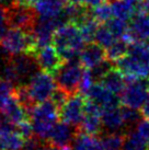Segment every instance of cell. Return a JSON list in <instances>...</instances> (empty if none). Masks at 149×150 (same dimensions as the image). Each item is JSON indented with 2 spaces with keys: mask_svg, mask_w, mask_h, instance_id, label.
<instances>
[{
  "mask_svg": "<svg viewBox=\"0 0 149 150\" xmlns=\"http://www.w3.org/2000/svg\"><path fill=\"white\" fill-rule=\"evenodd\" d=\"M57 89L53 75L42 70L36 72L25 86L17 87L16 94L21 104L30 113L35 105L52 100Z\"/></svg>",
  "mask_w": 149,
  "mask_h": 150,
  "instance_id": "cell-1",
  "label": "cell"
},
{
  "mask_svg": "<svg viewBox=\"0 0 149 150\" xmlns=\"http://www.w3.org/2000/svg\"><path fill=\"white\" fill-rule=\"evenodd\" d=\"M84 44L86 42L78 25L72 22L65 23L58 28L53 38V45L65 62L79 60L80 54L86 46Z\"/></svg>",
  "mask_w": 149,
  "mask_h": 150,
  "instance_id": "cell-2",
  "label": "cell"
},
{
  "mask_svg": "<svg viewBox=\"0 0 149 150\" xmlns=\"http://www.w3.org/2000/svg\"><path fill=\"white\" fill-rule=\"evenodd\" d=\"M34 135L40 140L48 142L50 134L58 123L59 108L53 100L35 105L29 113Z\"/></svg>",
  "mask_w": 149,
  "mask_h": 150,
  "instance_id": "cell-3",
  "label": "cell"
},
{
  "mask_svg": "<svg viewBox=\"0 0 149 150\" xmlns=\"http://www.w3.org/2000/svg\"><path fill=\"white\" fill-rule=\"evenodd\" d=\"M2 50L10 56L22 54H34L37 50V44L32 32L11 28L8 30L0 42Z\"/></svg>",
  "mask_w": 149,
  "mask_h": 150,
  "instance_id": "cell-4",
  "label": "cell"
},
{
  "mask_svg": "<svg viewBox=\"0 0 149 150\" xmlns=\"http://www.w3.org/2000/svg\"><path fill=\"white\" fill-rule=\"evenodd\" d=\"M83 66L79 60L65 62L60 69L55 75L58 89L66 92L68 96L78 93L81 84V80L84 72Z\"/></svg>",
  "mask_w": 149,
  "mask_h": 150,
  "instance_id": "cell-5",
  "label": "cell"
},
{
  "mask_svg": "<svg viewBox=\"0 0 149 150\" xmlns=\"http://www.w3.org/2000/svg\"><path fill=\"white\" fill-rule=\"evenodd\" d=\"M127 84L121 94V103L126 108L139 110L149 99V80H126Z\"/></svg>",
  "mask_w": 149,
  "mask_h": 150,
  "instance_id": "cell-6",
  "label": "cell"
},
{
  "mask_svg": "<svg viewBox=\"0 0 149 150\" xmlns=\"http://www.w3.org/2000/svg\"><path fill=\"white\" fill-rule=\"evenodd\" d=\"M87 102V96L80 92L69 96L59 110V117L62 122L79 129L84 116Z\"/></svg>",
  "mask_w": 149,
  "mask_h": 150,
  "instance_id": "cell-7",
  "label": "cell"
},
{
  "mask_svg": "<svg viewBox=\"0 0 149 150\" xmlns=\"http://www.w3.org/2000/svg\"><path fill=\"white\" fill-rule=\"evenodd\" d=\"M7 9L10 28L20 29L26 32H32L38 17L32 7L24 4H13Z\"/></svg>",
  "mask_w": 149,
  "mask_h": 150,
  "instance_id": "cell-8",
  "label": "cell"
},
{
  "mask_svg": "<svg viewBox=\"0 0 149 150\" xmlns=\"http://www.w3.org/2000/svg\"><path fill=\"white\" fill-rule=\"evenodd\" d=\"M11 64L17 75L18 87L25 86L40 68L34 54H22L11 56Z\"/></svg>",
  "mask_w": 149,
  "mask_h": 150,
  "instance_id": "cell-9",
  "label": "cell"
},
{
  "mask_svg": "<svg viewBox=\"0 0 149 150\" xmlns=\"http://www.w3.org/2000/svg\"><path fill=\"white\" fill-rule=\"evenodd\" d=\"M0 114L4 122L11 124L14 127H18L20 124L30 120L28 110L21 104L16 92L13 93V96H11L2 103L0 108Z\"/></svg>",
  "mask_w": 149,
  "mask_h": 150,
  "instance_id": "cell-10",
  "label": "cell"
},
{
  "mask_svg": "<svg viewBox=\"0 0 149 150\" xmlns=\"http://www.w3.org/2000/svg\"><path fill=\"white\" fill-rule=\"evenodd\" d=\"M35 57L40 69L50 75H56L65 63V60L58 53L56 47L52 44L37 48Z\"/></svg>",
  "mask_w": 149,
  "mask_h": 150,
  "instance_id": "cell-11",
  "label": "cell"
},
{
  "mask_svg": "<svg viewBox=\"0 0 149 150\" xmlns=\"http://www.w3.org/2000/svg\"><path fill=\"white\" fill-rule=\"evenodd\" d=\"M103 124H102V108L99 105L92 103L88 100L84 116L79 126V132L92 136L101 134Z\"/></svg>",
  "mask_w": 149,
  "mask_h": 150,
  "instance_id": "cell-12",
  "label": "cell"
},
{
  "mask_svg": "<svg viewBox=\"0 0 149 150\" xmlns=\"http://www.w3.org/2000/svg\"><path fill=\"white\" fill-rule=\"evenodd\" d=\"M86 96H87L88 100L91 101L94 104L99 105L102 110L114 108V106H120L121 99L117 96V94L111 92L101 82H95L89 89Z\"/></svg>",
  "mask_w": 149,
  "mask_h": 150,
  "instance_id": "cell-13",
  "label": "cell"
},
{
  "mask_svg": "<svg viewBox=\"0 0 149 150\" xmlns=\"http://www.w3.org/2000/svg\"><path fill=\"white\" fill-rule=\"evenodd\" d=\"M78 133L79 129L77 127L68 125L64 122H59L50 134L48 142L59 147L60 149L71 150L74 138L78 135Z\"/></svg>",
  "mask_w": 149,
  "mask_h": 150,
  "instance_id": "cell-14",
  "label": "cell"
},
{
  "mask_svg": "<svg viewBox=\"0 0 149 150\" xmlns=\"http://www.w3.org/2000/svg\"><path fill=\"white\" fill-rule=\"evenodd\" d=\"M126 40L129 43L149 41V17L145 12L136 13L129 20Z\"/></svg>",
  "mask_w": 149,
  "mask_h": 150,
  "instance_id": "cell-15",
  "label": "cell"
},
{
  "mask_svg": "<svg viewBox=\"0 0 149 150\" xmlns=\"http://www.w3.org/2000/svg\"><path fill=\"white\" fill-rule=\"evenodd\" d=\"M25 140L17 127L2 120L0 127V150H22Z\"/></svg>",
  "mask_w": 149,
  "mask_h": 150,
  "instance_id": "cell-16",
  "label": "cell"
},
{
  "mask_svg": "<svg viewBox=\"0 0 149 150\" xmlns=\"http://www.w3.org/2000/svg\"><path fill=\"white\" fill-rule=\"evenodd\" d=\"M40 19H57L62 17L64 6L60 0H28Z\"/></svg>",
  "mask_w": 149,
  "mask_h": 150,
  "instance_id": "cell-17",
  "label": "cell"
},
{
  "mask_svg": "<svg viewBox=\"0 0 149 150\" xmlns=\"http://www.w3.org/2000/svg\"><path fill=\"white\" fill-rule=\"evenodd\" d=\"M106 60V50L98 43H89L83 47L79 62L86 69H93Z\"/></svg>",
  "mask_w": 149,
  "mask_h": 150,
  "instance_id": "cell-18",
  "label": "cell"
},
{
  "mask_svg": "<svg viewBox=\"0 0 149 150\" xmlns=\"http://www.w3.org/2000/svg\"><path fill=\"white\" fill-rule=\"evenodd\" d=\"M102 124L108 133H121L122 130H126L123 108L114 106L102 110Z\"/></svg>",
  "mask_w": 149,
  "mask_h": 150,
  "instance_id": "cell-19",
  "label": "cell"
},
{
  "mask_svg": "<svg viewBox=\"0 0 149 150\" xmlns=\"http://www.w3.org/2000/svg\"><path fill=\"white\" fill-rule=\"evenodd\" d=\"M100 82L115 94H122V92L124 91L125 87L127 84L125 76L116 67L113 68L111 71H109Z\"/></svg>",
  "mask_w": 149,
  "mask_h": 150,
  "instance_id": "cell-20",
  "label": "cell"
},
{
  "mask_svg": "<svg viewBox=\"0 0 149 150\" xmlns=\"http://www.w3.org/2000/svg\"><path fill=\"white\" fill-rule=\"evenodd\" d=\"M77 25L81 32V35H82L86 44L93 43V41H95V35H96L98 29H99V22L92 17L91 11Z\"/></svg>",
  "mask_w": 149,
  "mask_h": 150,
  "instance_id": "cell-21",
  "label": "cell"
},
{
  "mask_svg": "<svg viewBox=\"0 0 149 150\" xmlns=\"http://www.w3.org/2000/svg\"><path fill=\"white\" fill-rule=\"evenodd\" d=\"M71 150H103L101 140L92 135L79 132L72 144Z\"/></svg>",
  "mask_w": 149,
  "mask_h": 150,
  "instance_id": "cell-22",
  "label": "cell"
},
{
  "mask_svg": "<svg viewBox=\"0 0 149 150\" xmlns=\"http://www.w3.org/2000/svg\"><path fill=\"white\" fill-rule=\"evenodd\" d=\"M129 42L126 38H118L106 48V59L111 63H116L128 54Z\"/></svg>",
  "mask_w": 149,
  "mask_h": 150,
  "instance_id": "cell-23",
  "label": "cell"
},
{
  "mask_svg": "<svg viewBox=\"0 0 149 150\" xmlns=\"http://www.w3.org/2000/svg\"><path fill=\"white\" fill-rule=\"evenodd\" d=\"M123 150H149V142L138 132L125 133Z\"/></svg>",
  "mask_w": 149,
  "mask_h": 150,
  "instance_id": "cell-24",
  "label": "cell"
},
{
  "mask_svg": "<svg viewBox=\"0 0 149 150\" xmlns=\"http://www.w3.org/2000/svg\"><path fill=\"white\" fill-rule=\"evenodd\" d=\"M125 134L106 133L101 137V145L103 150H123Z\"/></svg>",
  "mask_w": 149,
  "mask_h": 150,
  "instance_id": "cell-25",
  "label": "cell"
},
{
  "mask_svg": "<svg viewBox=\"0 0 149 150\" xmlns=\"http://www.w3.org/2000/svg\"><path fill=\"white\" fill-rule=\"evenodd\" d=\"M104 24H106V26L112 32V34L115 36L116 40L126 38L127 33H128V25H127L126 21L117 19V18H112L110 21H108Z\"/></svg>",
  "mask_w": 149,
  "mask_h": 150,
  "instance_id": "cell-26",
  "label": "cell"
},
{
  "mask_svg": "<svg viewBox=\"0 0 149 150\" xmlns=\"http://www.w3.org/2000/svg\"><path fill=\"white\" fill-rule=\"evenodd\" d=\"M112 11H113V17L121 19V20H131L134 16V12L132 9L128 7V4L125 2L124 0H115L111 4Z\"/></svg>",
  "mask_w": 149,
  "mask_h": 150,
  "instance_id": "cell-27",
  "label": "cell"
},
{
  "mask_svg": "<svg viewBox=\"0 0 149 150\" xmlns=\"http://www.w3.org/2000/svg\"><path fill=\"white\" fill-rule=\"evenodd\" d=\"M116 41L115 36L112 34V32L109 30L106 24H102L99 26L96 35H95V43H98L103 48H108Z\"/></svg>",
  "mask_w": 149,
  "mask_h": 150,
  "instance_id": "cell-28",
  "label": "cell"
},
{
  "mask_svg": "<svg viewBox=\"0 0 149 150\" xmlns=\"http://www.w3.org/2000/svg\"><path fill=\"white\" fill-rule=\"evenodd\" d=\"M92 17L94 18L99 23H106L110 21L113 17V11H112L111 4L109 2H104V4H100L95 8H92L91 10Z\"/></svg>",
  "mask_w": 149,
  "mask_h": 150,
  "instance_id": "cell-29",
  "label": "cell"
},
{
  "mask_svg": "<svg viewBox=\"0 0 149 150\" xmlns=\"http://www.w3.org/2000/svg\"><path fill=\"white\" fill-rule=\"evenodd\" d=\"M123 114H124L125 123H126V127L127 129L133 127L134 125H138V123L141 121V113L138 112V110L131 108H126L123 106Z\"/></svg>",
  "mask_w": 149,
  "mask_h": 150,
  "instance_id": "cell-30",
  "label": "cell"
},
{
  "mask_svg": "<svg viewBox=\"0 0 149 150\" xmlns=\"http://www.w3.org/2000/svg\"><path fill=\"white\" fill-rule=\"evenodd\" d=\"M9 25L8 21V14H7V9L0 6V42L6 35V33L8 32Z\"/></svg>",
  "mask_w": 149,
  "mask_h": 150,
  "instance_id": "cell-31",
  "label": "cell"
},
{
  "mask_svg": "<svg viewBox=\"0 0 149 150\" xmlns=\"http://www.w3.org/2000/svg\"><path fill=\"white\" fill-rule=\"evenodd\" d=\"M137 132L149 142V120H143L136 126Z\"/></svg>",
  "mask_w": 149,
  "mask_h": 150,
  "instance_id": "cell-32",
  "label": "cell"
},
{
  "mask_svg": "<svg viewBox=\"0 0 149 150\" xmlns=\"http://www.w3.org/2000/svg\"><path fill=\"white\" fill-rule=\"evenodd\" d=\"M37 150H64V149H60L59 147L55 146V145H53V144H50L48 142H45L43 145H41V146L38 147Z\"/></svg>",
  "mask_w": 149,
  "mask_h": 150,
  "instance_id": "cell-33",
  "label": "cell"
},
{
  "mask_svg": "<svg viewBox=\"0 0 149 150\" xmlns=\"http://www.w3.org/2000/svg\"><path fill=\"white\" fill-rule=\"evenodd\" d=\"M104 2H108L106 0H87L86 2V6L89 7V8H95L100 4H104Z\"/></svg>",
  "mask_w": 149,
  "mask_h": 150,
  "instance_id": "cell-34",
  "label": "cell"
},
{
  "mask_svg": "<svg viewBox=\"0 0 149 150\" xmlns=\"http://www.w3.org/2000/svg\"><path fill=\"white\" fill-rule=\"evenodd\" d=\"M141 115H143V117H145L146 120H149V99L147 100V102H146L145 104H144V106L141 108Z\"/></svg>",
  "mask_w": 149,
  "mask_h": 150,
  "instance_id": "cell-35",
  "label": "cell"
},
{
  "mask_svg": "<svg viewBox=\"0 0 149 150\" xmlns=\"http://www.w3.org/2000/svg\"><path fill=\"white\" fill-rule=\"evenodd\" d=\"M70 2H72V4H80V6H86L87 0H71Z\"/></svg>",
  "mask_w": 149,
  "mask_h": 150,
  "instance_id": "cell-36",
  "label": "cell"
},
{
  "mask_svg": "<svg viewBox=\"0 0 149 150\" xmlns=\"http://www.w3.org/2000/svg\"><path fill=\"white\" fill-rule=\"evenodd\" d=\"M60 1H62V2H70L71 0H60Z\"/></svg>",
  "mask_w": 149,
  "mask_h": 150,
  "instance_id": "cell-37",
  "label": "cell"
},
{
  "mask_svg": "<svg viewBox=\"0 0 149 150\" xmlns=\"http://www.w3.org/2000/svg\"><path fill=\"white\" fill-rule=\"evenodd\" d=\"M144 1H145L146 4H149V0H144Z\"/></svg>",
  "mask_w": 149,
  "mask_h": 150,
  "instance_id": "cell-38",
  "label": "cell"
},
{
  "mask_svg": "<svg viewBox=\"0 0 149 150\" xmlns=\"http://www.w3.org/2000/svg\"><path fill=\"white\" fill-rule=\"evenodd\" d=\"M1 123H2V120H0V127H1Z\"/></svg>",
  "mask_w": 149,
  "mask_h": 150,
  "instance_id": "cell-39",
  "label": "cell"
},
{
  "mask_svg": "<svg viewBox=\"0 0 149 150\" xmlns=\"http://www.w3.org/2000/svg\"><path fill=\"white\" fill-rule=\"evenodd\" d=\"M0 108H1V101H0Z\"/></svg>",
  "mask_w": 149,
  "mask_h": 150,
  "instance_id": "cell-40",
  "label": "cell"
},
{
  "mask_svg": "<svg viewBox=\"0 0 149 150\" xmlns=\"http://www.w3.org/2000/svg\"><path fill=\"white\" fill-rule=\"evenodd\" d=\"M147 44H148V46H149V41H148V43H147Z\"/></svg>",
  "mask_w": 149,
  "mask_h": 150,
  "instance_id": "cell-41",
  "label": "cell"
}]
</instances>
